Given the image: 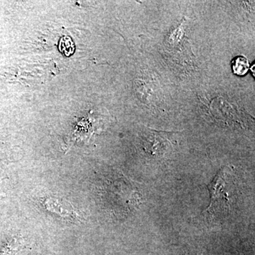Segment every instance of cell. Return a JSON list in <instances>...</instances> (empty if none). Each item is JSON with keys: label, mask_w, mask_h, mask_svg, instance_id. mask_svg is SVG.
Masks as SVG:
<instances>
[{"label": "cell", "mask_w": 255, "mask_h": 255, "mask_svg": "<svg viewBox=\"0 0 255 255\" xmlns=\"http://www.w3.org/2000/svg\"><path fill=\"white\" fill-rule=\"evenodd\" d=\"M233 73L238 75H244L248 73L250 68L248 60L243 56H238L233 60Z\"/></svg>", "instance_id": "cell-3"}, {"label": "cell", "mask_w": 255, "mask_h": 255, "mask_svg": "<svg viewBox=\"0 0 255 255\" xmlns=\"http://www.w3.org/2000/svg\"><path fill=\"white\" fill-rule=\"evenodd\" d=\"M45 206L48 211L55 214L60 215L63 217H69L71 216L72 211H69L68 209H65V206H63L60 204L59 201L55 200L54 199H46L45 201Z\"/></svg>", "instance_id": "cell-2"}, {"label": "cell", "mask_w": 255, "mask_h": 255, "mask_svg": "<svg viewBox=\"0 0 255 255\" xmlns=\"http://www.w3.org/2000/svg\"><path fill=\"white\" fill-rule=\"evenodd\" d=\"M232 167L226 166L220 169L208 185L211 202L204 214L208 219L225 218L229 215L231 199L234 190Z\"/></svg>", "instance_id": "cell-1"}]
</instances>
